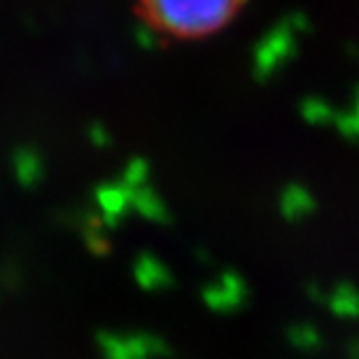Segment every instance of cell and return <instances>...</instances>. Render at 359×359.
<instances>
[{
    "label": "cell",
    "instance_id": "10",
    "mask_svg": "<svg viewBox=\"0 0 359 359\" xmlns=\"http://www.w3.org/2000/svg\"><path fill=\"white\" fill-rule=\"evenodd\" d=\"M287 341L299 353H315L322 348V334L308 322H294L287 327Z\"/></svg>",
    "mask_w": 359,
    "mask_h": 359
},
{
    "label": "cell",
    "instance_id": "6",
    "mask_svg": "<svg viewBox=\"0 0 359 359\" xmlns=\"http://www.w3.org/2000/svg\"><path fill=\"white\" fill-rule=\"evenodd\" d=\"M96 201L103 224L112 229L133 208V189L126 184H105L96 191Z\"/></svg>",
    "mask_w": 359,
    "mask_h": 359
},
{
    "label": "cell",
    "instance_id": "4",
    "mask_svg": "<svg viewBox=\"0 0 359 359\" xmlns=\"http://www.w3.org/2000/svg\"><path fill=\"white\" fill-rule=\"evenodd\" d=\"M248 297L250 290L245 278L236 271H224L217 280L208 283L201 290V299H203L205 308L217 315H231L241 311L248 304Z\"/></svg>",
    "mask_w": 359,
    "mask_h": 359
},
{
    "label": "cell",
    "instance_id": "1",
    "mask_svg": "<svg viewBox=\"0 0 359 359\" xmlns=\"http://www.w3.org/2000/svg\"><path fill=\"white\" fill-rule=\"evenodd\" d=\"M245 0H138L149 31L175 40H198L231 24Z\"/></svg>",
    "mask_w": 359,
    "mask_h": 359
},
{
    "label": "cell",
    "instance_id": "11",
    "mask_svg": "<svg viewBox=\"0 0 359 359\" xmlns=\"http://www.w3.org/2000/svg\"><path fill=\"white\" fill-rule=\"evenodd\" d=\"M334 121H336V128H339L348 140H359V87L355 89L350 110L336 114Z\"/></svg>",
    "mask_w": 359,
    "mask_h": 359
},
{
    "label": "cell",
    "instance_id": "15",
    "mask_svg": "<svg viewBox=\"0 0 359 359\" xmlns=\"http://www.w3.org/2000/svg\"><path fill=\"white\" fill-rule=\"evenodd\" d=\"M346 355H348V359H359V339H353L348 343Z\"/></svg>",
    "mask_w": 359,
    "mask_h": 359
},
{
    "label": "cell",
    "instance_id": "5",
    "mask_svg": "<svg viewBox=\"0 0 359 359\" xmlns=\"http://www.w3.org/2000/svg\"><path fill=\"white\" fill-rule=\"evenodd\" d=\"M133 280L145 292H166L173 287V273L159 257L152 252H140L133 262Z\"/></svg>",
    "mask_w": 359,
    "mask_h": 359
},
{
    "label": "cell",
    "instance_id": "3",
    "mask_svg": "<svg viewBox=\"0 0 359 359\" xmlns=\"http://www.w3.org/2000/svg\"><path fill=\"white\" fill-rule=\"evenodd\" d=\"M306 28L308 21L304 14H292L290 21L273 28L266 38L262 40V45L257 47L255 54V68L259 80H266L283 63L292 59L294 52H297V33L306 31Z\"/></svg>",
    "mask_w": 359,
    "mask_h": 359
},
{
    "label": "cell",
    "instance_id": "7",
    "mask_svg": "<svg viewBox=\"0 0 359 359\" xmlns=\"http://www.w3.org/2000/svg\"><path fill=\"white\" fill-rule=\"evenodd\" d=\"M315 208L318 203H315L313 194L301 184H287L280 194V215L287 222H301L311 217Z\"/></svg>",
    "mask_w": 359,
    "mask_h": 359
},
{
    "label": "cell",
    "instance_id": "9",
    "mask_svg": "<svg viewBox=\"0 0 359 359\" xmlns=\"http://www.w3.org/2000/svg\"><path fill=\"white\" fill-rule=\"evenodd\" d=\"M133 208L140 217H145L149 222H159V224H166L170 219V212L168 208L163 205V201L156 196L152 189H135L133 191Z\"/></svg>",
    "mask_w": 359,
    "mask_h": 359
},
{
    "label": "cell",
    "instance_id": "12",
    "mask_svg": "<svg viewBox=\"0 0 359 359\" xmlns=\"http://www.w3.org/2000/svg\"><path fill=\"white\" fill-rule=\"evenodd\" d=\"M301 112H304V119L308 124H327V121L336 119L334 117V110L329 107L327 100H320V98H311L301 105Z\"/></svg>",
    "mask_w": 359,
    "mask_h": 359
},
{
    "label": "cell",
    "instance_id": "8",
    "mask_svg": "<svg viewBox=\"0 0 359 359\" xmlns=\"http://www.w3.org/2000/svg\"><path fill=\"white\" fill-rule=\"evenodd\" d=\"M327 308L336 318L359 320V290L350 283H339L327 294Z\"/></svg>",
    "mask_w": 359,
    "mask_h": 359
},
{
    "label": "cell",
    "instance_id": "2",
    "mask_svg": "<svg viewBox=\"0 0 359 359\" xmlns=\"http://www.w3.org/2000/svg\"><path fill=\"white\" fill-rule=\"evenodd\" d=\"M96 346L103 359H168L173 355L166 339L149 332H98Z\"/></svg>",
    "mask_w": 359,
    "mask_h": 359
},
{
    "label": "cell",
    "instance_id": "14",
    "mask_svg": "<svg viewBox=\"0 0 359 359\" xmlns=\"http://www.w3.org/2000/svg\"><path fill=\"white\" fill-rule=\"evenodd\" d=\"M306 297L315 301V304H327V294L322 292V287L318 283H308L306 285Z\"/></svg>",
    "mask_w": 359,
    "mask_h": 359
},
{
    "label": "cell",
    "instance_id": "13",
    "mask_svg": "<svg viewBox=\"0 0 359 359\" xmlns=\"http://www.w3.org/2000/svg\"><path fill=\"white\" fill-rule=\"evenodd\" d=\"M40 161L38 156H21V159L17 161V177L21 184L26 187H33L35 182L40 180Z\"/></svg>",
    "mask_w": 359,
    "mask_h": 359
}]
</instances>
